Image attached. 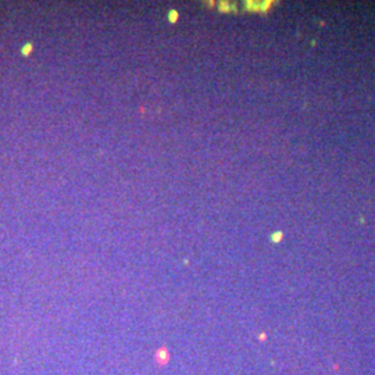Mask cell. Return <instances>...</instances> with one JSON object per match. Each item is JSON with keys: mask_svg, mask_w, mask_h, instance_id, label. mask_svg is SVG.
Returning a JSON list of instances; mask_svg holds the SVG:
<instances>
[{"mask_svg": "<svg viewBox=\"0 0 375 375\" xmlns=\"http://www.w3.org/2000/svg\"><path fill=\"white\" fill-rule=\"evenodd\" d=\"M168 351L165 350V349H160V350L157 351V361L160 363V364H165V363L168 361Z\"/></svg>", "mask_w": 375, "mask_h": 375, "instance_id": "obj_1", "label": "cell"}, {"mask_svg": "<svg viewBox=\"0 0 375 375\" xmlns=\"http://www.w3.org/2000/svg\"><path fill=\"white\" fill-rule=\"evenodd\" d=\"M281 236H282V234H281V232H278L276 235H274V236H272V241H274V242H279V238H281Z\"/></svg>", "mask_w": 375, "mask_h": 375, "instance_id": "obj_2", "label": "cell"}]
</instances>
